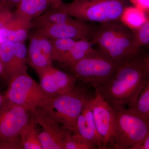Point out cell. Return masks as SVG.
Here are the masks:
<instances>
[{"label":"cell","mask_w":149,"mask_h":149,"mask_svg":"<svg viewBox=\"0 0 149 149\" xmlns=\"http://www.w3.org/2000/svg\"><path fill=\"white\" fill-rule=\"evenodd\" d=\"M144 55L140 54L120 65L110 80L95 89L112 107L130 108L135 104L149 77Z\"/></svg>","instance_id":"cell-1"},{"label":"cell","mask_w":149,"mask_h":149,"mask_svg":"<svg viewBox=\"0 0 149 149\" xmlns=\"http://www.w3.org/2000/svg\"><path fill=\"white\" fill-rule=\"evenodd\" d=\"M91 41L119 65L140 54L141 50L135 45L133 31L120 21L97 25Z\"/></svg>","instance_id":"cell-2"},{"label":"cell","mask_w":149,"mask_h":149,"mask_svg":"<svg viewBox=\"0 0 149 149\" xmlns=\"http://www.w3.org/2000/svg\"><path fill=\"white\" fill-rule=\"evenodd\" d=\"M129 0H73L58 10L85 22L100 24L119 21Z\"/></svg>","instance_id":"cell-3"},{"label":"cell","mask_w":149,"mask_h":149,"mask_svg":"<svg viewBox=\"0 0 149 149\" xmlns=\"http://www.w3.org/2000/svg\"><path fill=\"white\" fill-rule=\"evenodd\" d=\"M85 87L76 86L72 90L54 97H49L41 107L54 120L64 128L77 133V118L89 98Z\"/></svg>","instance_id":"cell-4"},{"label":"cell","mask_w":149,"mask_h":149,"mask_svg":"<svg viewBox=\"0 0 149 149\" xmlns=\"http://www.w3.org/2000/svg\"><path fill=\"white\" fill-rule=\"evenodd\" d=\"M116 117L113 148L133 149L149 134V120L125 107H113Z\"/></svg>","instance_id":"cell-5"},{"label":"cell","mask_w":149,"mask_h":149,"mask_svg":"<svg viewBox=\"0 0 149 149\" xmlns=\"http://www.w3.org/2000/svg\"><path fill=\"white\" fill-rule=\"evenodd\" d=\"M119 66L97 49L69 68L77 80L95 89L110 80Z\"/></svg>","instance_id":"cell-6"},{"label":"cell","mask_w":149,"mask_h":149,"mask_svg":"<svg viewBox=\"0 0 149 149\" xmlns=\"http://www.w3.org/2000/svg\"><path fill=\"white\" fill-rule=\"evenodd\" d=\"M5 98L13 103L22 106L30 111L41 107L49 97L27 71L14 74L8 81Z\"/></svg>","instance_id":"cell-7"},{"label":"cell","mask_w":149,"mask_h":149,"mask_svg":"<svg viewBox=\"0 0 149 149\" xmlns=\"http://www.w3.org/2000/svg\"><path fill=\"white\" fill-rule=\"evenodd\" d=\"M4 97L0 111V142L13 141L19 137L31 118L29 110Z\"/></svg>","instance_id":"cell-8"},{"label":"cell","mask_w":149,"mask_h":149,"mask_svg":"<svg viewBox=\"0 0 149 149\" xmlns=\"http://www.w3.org/2000/svg\"><path fill=\"white\" fill-rule=\"evenodd\" d=\"M90 98L91 109L97 130L104 141L106 149L113 148L116 117L113 108L95 91Z\"/></svg>","instance_id":"cell-9"},{"label":"cell","mask_w":149,"mask_h":149,"mask_svg":"<svg viewBox=\"0 0 149 149\" xmlns=\"http://www.w3.org/2000/svg\"><path fill=\"white\" fill-rule=\"evenodd\" d=\"M29 32L27 49V64L37 73L53 65L52 42L49 37L40 30Z\"/></svg>","instance_id":"cell-10"},{"label":"cell","mask_w":149,"mask_h":149,"mask_svg":"<svg viewBox=\"0 0 149 149\" xmlns=\"http://www.w3.org/2000/svg\"><path fill=\"white\" fill-rule=\"evenodd\" d=\"M37 74L42 89L49 97L67 93L77 85V79L73 74L62 71L53 65Z\"/></svg>","instance_id":"cell-11"},{"label":"cell","mask_w":149,"mask_h":149,"mask_svg":"<svg viewBox=\"0 0 149 149\" xmlns=\"http://www.w3.org/2000/svg\"><path fill=\"white\" fill-rule=\"evenodd\" d=\"M96 26L74 18L62 24L35 29H39L51 39H86L91 41Z\"/></svg>","instance_id":"cell-12"},{"label":"cell","mask_w":149,"mask_h":149,"mask_svg":"<svg viewBox=\"0 0 149 149\" xmlns=\"http://www.w3.org/2000/svg\"><path fill=\"white\" fill-rule=\"evenodd\" d=\"M76 131L77 134L94 144L97 148L106 149L104 141L96 128L90 98L77 118Z\"/></svg>","instance_id":"cell-13"},{"label":"cell","mask_w":149,"mask_h":149,"mask_svg":"<svg viewBox=\"0 0 149 149\" xmlns=\"http://www.w3.org/2000/svg\"><path fill=\"white\" fill-rule=\"evenodd\" d=\"M31 116L37 124L42 128L43 131L61 144L65 149V140L71 131L54 120L41 107L31 111Z\"/></svg>","instance_id":"cell-14"},{"label":"cell","mask_w":149,"mask_h":149,"mask_svg":"<svg viewBox=\"0 0 149 149\" xmlns=\"http://www.w3.org/2000/svg\"><path fill=\"white\" fill-rule=\"evenodd\" d=\"M32 29V22L14 17L0 31V44L25 42Z\"/></svg>","instance_id":"cell-15"},{"label":"cell","mask_w":149,"mask_h":149,"mask_svg":"<svg viewBox=\"0 0 149 149\" xmlns=\"http://www.w3.org/2000/svg\"><path fill=\"white\" fill-rule=\"evenodd\" d=\"M13 12L15 17L30 22L47 11L48 0H21Z\"/></svg>","instance_id":"cell-16"},{"label":"cell","mask_w":149,"mask_h":149,"mask_svg":"<svg viewBox=\"0 0 149 149\" xmlns=\"http://www.w3.org/2000/svg\"><path fill=\"white\" fill-rule=\"evenodd\" d=\"M96 50L90 40H76L61 63L70 68L77 62L94 53Z\"/></svg>","instance_id":"cell-17"},{"label":"cell","mask_w":149,"mask_h":149,"mask_svg":"<svg viewBox=\"0 0 149 149\" xmlns=\"http://www.w3.org/2000/svg\"><path fill=\"white\" fill-rule=\"evenodd\" d=\"M0 61L3 66L2 74L9 81L17 72L15 43L7 42L0 44Z\"/></svg>","instance_id":"cell-18"},{"label":"cell","mask_w":149,"mask_h":149,"mask_svg":"<svg viewBox=\"0 0 149 149\" xmlns=\"http://www.w3.org/2000/svg\"><path fill=\"white\" fill-rule=\"evenodd\" d=\"M74 18L58 10L51 9L32 20V29L62 24L71 21Z\"/></svg>","instance_id":"cell-19"},{"label":"cell","mask_w":149,"mask_h":149,"mask_svg":"<svg viewBox=\"0 0 149 149\" xmlns=\"http://www.w3.org/2000/svg\"><path fill=\"white\" fill-rule=\"evenodd\" d=\"M148 16L136 7L128 6L123 12L120 21L132 31H135L143 25Z\"/></svg>","instance_id":"cell-20"},{"label":"cell","mask_w":149,"mask_h":149,"mask_svg":"<svg viewBox=\"0 0 149 149\" xmlns=\"http://www.w3.org/2000/svg\"><path fill=\"white\" fill-rule=\"evenodd\" d=\"M37 125L31 116L29 122L19 135L23 149H42L39 139Z\"/></svg>","instance_id":"cell-21"},{"label":"cell","mask_w":149,"mask_h":149,"mask_svg":"<svg viewBox=\"0 0 149 149\" xmlns=\"http://www.w3.org/2000/svg\"><path fill=\"white\" fill-rule=\"evenodd\" d=\"M128 109L139 116L149 120V77L135 104Z\"/></svg>","instance_id":"cell-22"},{"label":"cell","mask_w":149,"mask_h":149,"mask_svg":"<svg viewBox=\"0 0 149 149\" xmlns=\"http://www.w3.org/2000/svg\"><path fill=\"white\" fill-rule=\"evenodd\" d=\"M52 57L54 61L61 62L76 40L70 39H51Z\"/></svg>","instance_id":"cell-23"},{"label":"cell","mask_w":149,"mask_h":149,"mask_svg":"<svg viewBox=\"0 0 149 149\" xmlns=\"http://www.w3.org/2000/svg\"><path fill=\"white\" fill-rule=\"evenodd\" d=\"M97 147L77 133L71 132L67 137L65 149H94Z\"/></svg>","instance_id":"cell-24"},{"label":"cell","mask_w":149,"mask_h":149,"mask_svg":"<svg viewBox=\"0 0 149 149\" xmlns=\"http://www.w3.org/2000/svg\"><path fill=\"white\" fill-rule=\"evenodd\" d=\"M136 48L140 50L142 47L149 45V15L143 25L135 31H132Z\"/></svg>","instance_id":"cell-25"},{"label":"cell","mask_w":149,"mask_h":149,"mask_svg":"<svg viewBox=\"0 0 149 149\" xmlns=\"http://www.w3.org/2000/svg\"><path fill=\"white\" fill-rule=\"evenodd\" d=\"M14 17L11 9L0 5V31Z\"/></svg>","instance_id":"cell-26"},{"label":"cell","mask_w":149,"mask_h":149,"mask_svg":"<svg viewBox=\"0 0 149 149\" xmlns=\"http://www.w3.org/2000/svg\"><path fill=\"white\" fill-rule=\"evenodd\" d=\"M0 149H23L20 137L13 141L0 142Z\"/></svg>","instance_id":"cell-27"},{"label":"cell","mask_w":149,"mask_h":149,"mask_svg":"<svg viewBox=\"0 0 149 149\" xmlns=\"http://www.w3.org/2000/svg\"><path fill=\"white\" fill-rule=\"evenodd\" d=\"M129 2L149 15V0H129Z\"/></svg>","instance_id":"cell-28"},{"label":"cell","mask_w":149,"mask_h":149,"mask_svg":"<svg viewBox=\"0 0 149 149\" xmlns=\"http://www.w3.org/2000/svg\"><path fill=\"white\" fill-rule=\"evenodd\" d=\"M21 0H0V5L11 9L16 7Z\"/></svg>","instance_id":"cell-29"},{"label":"cell","mask_w":149,"mask_h":149,"mask_svg":"<svg viewBox=\"0 0 149 149\" xmlns=\"http://www.w3.org/2000/svg\"><path fill=\"white\" fill-rule=\"evenodd\" d=\"M133 149H149V134L143 142L134 147Z\"/></svg>","instance_id":"cell-30"},{"label":"cell","mask_w":149,"mask_h":149,"mask_svg":"<svg viewBox=\"0 0 149 149\" xmlns=\"http://www.w3.org/2000/svg\"><path fill=\"white\" fill-rule=\"evenodd\" d=\"M63 0H48L51 9L57 10L63 3Z\"/></svg>","instance_id":"cell-31"},{"label":"cell","mask_w":149,"mask_h":149,"mask_svg":"<svg viewBox=\"0 0 149 149\" xmlns=\"http://www.w3.org/2000/svg\"><path fill=\"white\" fill-rule=\"evenodd\" d=\"M147 47H148V50L146 54L144 55L143 60L145 67L149 77V45Z\"/></svg>","instance_id":"cell-32"},{"label":"cell","mask_w":149,"mask_h":149,"mask_svg":"<svg viewBox=\"0 0 149 149\" xmlns=\"http://www.w3.org/2000/svg\"><path fill=\"white\" fill-rule=\"evenodd\" d=\"M4 98V95H2L0 94V111L2 107Z\"/></svg>","instance_id":"cell-33"},{"label":"cell","mask_w":149,"mask_h":149,"mask_svg":"<svg viewBox=\"0 0 149 149\" xmlns=\"http://www.w3.org/2000/svg\"><path fill=\"white\" fill-rule=\"evenodd\" d=\"M3 68L2 65L0 61V74H3Z\"/></svg>","instance_id":"cell-34"}]
</instances>
